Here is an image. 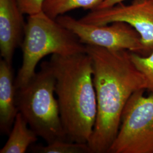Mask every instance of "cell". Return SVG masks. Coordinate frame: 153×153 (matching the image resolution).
Masks as SVG:
<instances>
[{
  "label": "cell",
  "mask_w": 153,
  "mask_h": 153,
  "mask_svg": "<svg viewBox=\"0 0 153 153\" xmlns=\"http://www.w3.org/2000/svg\"><path fill=\"white\" fill-rule=\"evenodd\" d=\"M134 93L126 104L109 153H153V94Z\"/></svg>",
  "instance_id": "5b68a950"
},
{
  "label": "cell",
  "mask_w": 153,
  "mask_h": 153,
  "mask_svg": "<svg viewBox=\"0 0 153 153\" xmlns=\"http://www.w3.org/2000/svg\"><path fill=\"white\" fill-rule=\"evenodd\" d=\"M16 87L12 65L0 61V131L9 134L16 118Z\"/></svg>",
  "instance_id": "9c48e42d"
},
{
  "label": "cell",
  "mask_w": 153,
  "mask_h": 153,
  "mask_svg": "<svg viewBox=\"0 0 153 153\" xmlns=\"http://www.w3.org/2000/svg\"><path fill=\"white\" fill-rule=\"evenodd\" d=\"M23 15L16 0H0V53L10 65L24 37L26 23Z\"/></svg>",
  "instance_id": "ba28073f"
},
{
  "label": "cell",
  "mask_w": 153,
  "mask_h": 153,
  "mask_svg": "<svg viewBox=\"0 0 153 153\" xmlns=\"http://www.w3.org/2000/svg\"><path fill=\"white\" fill-rule=\"evenodd\" d=\"M126 1V0H103L101 4L99 5L97 9H104L107 8L111 6L115 5L116 4L121 3L122 2Z\"/></svg>",
  "instance_id": "9a60e30c"
},
{
  "label": "cell",
  "mask_w": 153,
  "mask_h": 153,
  "mask_svg": "<svg viewBox=\"0 0 153 153\" xmlns=\"http://www.w3.org/2000/svg\"><path fill=\"white\" fill-rule=\"evenodd\" d=\"M56 19L85 45L111 50H126L146 55L140 35L126 23L114 22L111 25L88 24L66 15L58 16Z\"/></svg>",
  "instance_id": "8992f818"
},
{
  "label": "cell",
  "mask_w": 153,
  "mask_h": 153,
  "mask_svg": "<svg viewBox=\"0 0 153 153\" xmlns=\"http://www.w3.org/2000/svg\"><path fill=\"white\" fill-rule=\"evenodd\" d=\"M48 64L55 76V94L68 139L88 143L97 115L91 58L86 52L52 55Z\"/></svg>",
  "instance_id": "7a4b0ae2"
},
{
  "label": "cell",
  "mask_w": 153,
  "mask_h": 153,
  "mask_svg": "<svg viewBox=\"0 0 153 153\" xmlns=\"http://www.w3.org/2000/svg\"><path fill=\"white\" fill-rule=\"evenodd\" d=\"M45 0H16L18 5L23 14L33 16L43 11Z\"/></svg>",
  "instance_id": "5bb4252c"
},
{
  "label": "cell",
  "mask_w": 153,
  "mask_h": 153,
  "mask_svg": "<svg viewBox=\"0 0 153 153\" xmlns=\"http://www.w3.org/2000/svg\"><path fill=\"white\" fill-rule=\"evenodd\" d=\"M130 54L133 64L145 78L146 90L153 94V51L146 56L133 52Z\"/></svg>",
  "instance_id": "4fadbf2b"
},
{
  "label": "cell",
  "mask_w": 153,
  "mask_h": 153,
  "mask_svg": "<svg viewBox=\"0 0 153 153\" xmlns=\"http://www.w3.org/2000/svg\"><path fill=\"white\" fill-rule=\"evenodd\" d=\"M152 1H153V0H152Z\"/></svg>",
  "instance_id": "2e32d148"
},
{
  "label": "cell",
  "mask_w": 153,
  "mask_h": 153,
  "mask_svg": "<svg viewBox=\"0 0 153 153\" xmlns=\"http://www.w3.org/2000/svg\"><path fill=\"white\" fill-rule=\"evenodd\" d=\"M92 60L97 115L88 143L93 153H108L120 126L126 104L137 91L146 89L142 73L133 64L131 52L85 45Z\"/></svg>",
  "instance_id": "6da1fadb"
},
{
  "label": "cell",
  "mask_w": 153,
  "mask_h": 153,
  "mask_svg": "<svg viewBox=\"0 0 153 153\" xmlns=\"http://www.w3.org/2000/svg\"><path fill=\"white\" fill-rule=\"evenodd\" d=\"M30 150L38 153H93L88 143L57 141L47 145L32 146Z\"/></svg>",
  "instance_id": "7c38bea8"
},
{
  "label": "cell",
  "mask_w": 153,
  "mask_h": 153,
  "mask_svg": "<svg viewBox=\"0 0 153 153\" xmlns=\"http://www.w3.org/2000/svg\"><path fill=\"white\" fill-rule=\"evenodd\" d=\"M21 47L23 61L15 79L16 88L27 83L46 56L86 52V45L76 35L44 11L28 17Z\"/></svg>",
  "instance_id": "277c9868"
},
{
  "label": "cell",
  "mask_w": 153,
  "mask_h": 153,
  "mask_svg": "<svg viewBox=\"0 0 153 153\" xmlns=\"http://www.w3.org/2000/svg\"><path fill=\"white\" fill-rule=\"evenodd\" d=\"M9 138L0 153H25L38 140V136L28 125L27 122L18 112Z\"/></svg>",
  "instance_id": "30bf717a"
},
{
  "label": "cell",
  "mask_w": 153,
  "mask_h": 153,
  "mask_svg": "<svg viewBox=\"0 0 153 153\" xmlns=\"http://www.w3.org/2000/svg\"><path fill=\"white\" fill-rule=\"evenodd\" d=\"M79 20L85 23L97 25L116 22L126 23L140 35L146 55L153 51L152 0H135L128 5L120 3L107 8L95 9Z\"/></svg>",
  "instance_id": "52a82bcc"
},
{
  "label": "cell",
  "mask_w": 153,
  "mask_h": 153,
  "mask_svg": "<svg viewBox=\"0 0 153 153\" xmlns=\"http://www.w3.org/2000/svg\"><path fill=\"white\" fill-rule=\"evenodd\" d=\"M56 79L48 61L27 83L16 88V104L30 128L47 144L68 140L55 96Z\"/></svg>",
  "instance_id": "3957f363"
},
{
  "label": "cell",
  "mask_w": 153,
  "mask_h": 153,
  "mask_svg": "<svg viewBox=\"0 0 153 153\" xmlns=\"http://www.w3.org/2000/svg\"><path fill=\"white\" fill-rule=\"evenodd\" d=\"M103 0H45L43 11L56 19L58 16L78 8L94 10L97 9Z\"/></svg>",
  "instance_id": "8fae6325"
}]
</instances>
